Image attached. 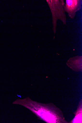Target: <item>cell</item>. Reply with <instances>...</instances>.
Masks as SVG:
<instances>
[{"label":"cell","instance_id":"obj_2","mask_svg":"<svg viewBox=\"0 0 82 123\" xmlns=\"http://www.w3.org/2000/svg\"><path fill=\"white\" fill-rule=\"evenodd\" d=\"M51 12L53 27V30L55 33L56 32L57 21L60 19L64 25L66 23V18L63 8L65 3L63 0H46Z\"/></svg>","mask_w":82,"mask_h":123},{"label":"cell","instance_id":"obj_1","mask_svg":"<svg viewBox=\"0 0 82 123\" xmlns=\"http://www.w3.org/2000/svg\"><path fill=\"white\" fill-rule=\"evenodd\" d=\"M13 104L27 108L38 118L48 123H68L61 110L53 103L43 104L33 101L29 97L17 99Z\"/></svg>","mask_w":82,"mask_h":123},{"label":"cell","instance_id":"obj_5","mask_svg":"<svg viewBox=\"0 0 82 123\" xmlns=\"http://www.w3.org/2000/svg\"><path fill=\"white\" fill-rule=\"evenodd\" d=\"M82 99L81 101H80L79 103V105L77 107V109L76 111L75 112V118L73 120V121H72L70 123H73L75 121L77 120H79V119H80L81 120V115L82 116V114L81 115V114H82Z\"/></svg>","mask_w":82,"mask_h":123},{"label":"cell","instance_id":"obj_4","mask_svg":"<svg viewBox=\"0 0 82 123\" xmlns=\"http://www.w3.org/2000/svg\"><path fill=\"white\" fill-rule=\"evenodd\" d=\"M68 66L76 71L82 70V56H77L70 58L67 63Z\"/></svg>","mask_w":82,"mask_h":123},{"label":"cell","instance_id":"obj_3","mask_svg":"<svg viewBox=\"0 0 82 123\" xmlns=\"http://www.w3.org/2000/svg\"><path fill=\"white\" fill-rule=\"evenodd\" d=\"M81 1L78 0H66L64 6V11L67 12L70 18H73L76 13L81 8Z\"/></svg>","mask_w":82,"mask_h":123}]
</instances>
